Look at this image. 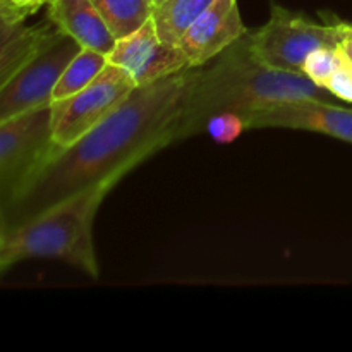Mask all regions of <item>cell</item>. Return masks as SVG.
Masks as SVG:
<instances>
[{"label":"cell","mask_w":352,"mask_h":352,"mask_svg":"<svg viewBox=\"0 0 352 352\" xmlns=\"http://www.w3.org/2000/svg\"><path fill=\"white\" fill-rule=\"evenodd\" d=\"M201 67L138 86L105 120L71 146L57 148L9 206L0 210V229H12L69 196L116 174H127L162 148L174 143L186 98Z\"/></svg>","instance_id":"6da1fadb"},{"label":"cell","mask_w":352,"mask_h":352,"mask_svg":"<svg viewBox=\"0 0 352 352\" xmlns=\"http://www.w3.org/2000/svg\"><path fill=\"white\" fill-rule=\"evenodd\" d=\"M203 65L186 98L174 131L175 141L205 131L206 122L222 112L248 113L299 100L333 102V95L301 72L282 71L261 62L250 43V31Z\"/></svg>","instance_id":"7a4b0ae2"},{"label":"cell","mask_w":352,"mask_h":352,"mask_svg":"<svg viewBox=\"0 0 352 352\" xmlns=\"http://www.w3.org/2000/svg\"><path fill=\"white\" fill-rule=\"evenodd\" d=\"M124 175H110L21 226L0 230V270L7 272L23 260L48 258L62 260L98 278L93 222L105 196Z\"/></svg>","instance_id":"3957f363"},{"label":"cell","mask_w":352,"mask_h":352,"mask_svg":"<svg viewBox=\"0 0 352 352\" xmlns=\"http://www.w3.org/2000/svg\"><path fill=\"white\" fill-rule=\"evenodd\" d=\"M349 26L342 21L316 23L302 14L272 6L270 19L250 33V43L254 55L270 67L302 74L306 57L323 47L339 48Z\"/></svg>","instance_id":"277c9868"},{"label":"cell","mask_w":352,"mask_h":352,"mask_svg":"<svg viewBox=\"0 0 352 352\" xmlns=\"http://www.w3.org/2000/svg\"><path fill=\"white\" fill-rule=\"evenodd\" d=\"M52 134V105L0 120V201L17 198L30 179L57 151ZM0 208V210H2Z\"/></svg>","instance_id":"5b68a950"},{"label":"cell","mask_w":352,"mask_h":352,"mask_svg":"<svg viewBox=\"0 0 352 352\" xmlns=\"http://www.w3.org/2000/svg\"><path fill=\"white\" fill-rule=\"evenodd\" d=\"M138 88L126 69L107 64L86 88L67 98L52 102V134L60 150L105 120Z\"/></svg>","instance_id":"8992f818"},{"label":"cell","mask_w":352,"mask_h":352,"mask_svg":"<svg viewBox=\"0 0 352 352\" xmlns=\"http://www.w3.org/2000/svg\"><path fill=\"white\" fill-rule=\"evenodd\" d=\"M81 45L58 31L30 62L0 85V120L52 105L54 89Z\"/></svg>","instance_id":"52a82bcc"},{"label":"cell","mask_w":352,"mask_h":352,"mask_svg":"<svg viewBox=\"0 0 352 352\" xmlns=\"http://www.w3.org/2000/svg\"><path fill=\"white\" fill-rule=\"evenodd\" d=\"M107 58L110 64L126 69L138 86L151 85L191 67L179 45L160 40L153 19L127 36L119 38Z\"/></svg>","instance_id":"ba28073f"},{"label":"cell","mask_w":352,"mask_h":352,"mask_svg":"<svg viewBox=\"0 0 352 352\" xmlns=\"http://www.w3.org/2000/svg\"><path fill=\"white\" fill-rule=\"evenodd\" d=\"M246 129L284 127L327 134L352 143V109L318 100H299L263 110L241 113Z\"/></svg>","instance_id":"9c48e42d"},{"label":"cell","mask_w":352,"mask_h":352,"mask_svg":"<svg viewBox=\"0 0 352 352\" xmlns=\"http://www.w3.org/2000/svg\"><path fill=\"white\" fill-rule=\"evenodd\" d=\"M248 33L237 0H215L179 40L191 67H203Z\"/></svg>","instance_id":"30bf717a"},{"label":"cell","mask_w":352,"mask_h":352,"mask_svg":"<svg viewBox=\"0 0 352 352\" xmlns=\"http://www.w3.org/2000/svg\"><path fill=\"white\" fill-rule=\"evenodd\" d=\"M48 19L82 48L109 55L117 38L91 0H50Z\"/></svg>","instance_id":"8fae6325"},{"label":"cell","mask_w":352,"mask_h":352,"mask_svg":"<svg viewBox=\"0 0 352 352\" xmlns=\"http://www.w3.org/2000/svg\"><path fill=\"white\" fill-rule=\"evenodd\" d=\"M58 28L50 19L45 24L24 28L23 23H2V45H0V85L14 72L30 62L55 34Z\"/></svg>","instance_id":"7c38bea8"},{"label":"cell","mask_w":352,"mask_h":352,"mask_svg":"<svg viewBox=\"0 0 352 352\" xmlns=\"http://www.w3.org/2000/svg\"><path fill=\"white\" fill-rule=\"evenodd\" d=\"M215 0H165L153 9L155 26L162 41L179 45L184 31L208 9Z\"/></svg>","instance_id":"4fadbf2b"},{"label":"cell","mask_w":352,"mask_h":352,"mask_svg":"<svg viewBox=\"0 0 352 352\" xmlns=\"http://www.w3.org/2000/svg\"><path fill=\"white\" fill-rule=\"evenodd\" d=\"M91 2L95 3L117 40L140 30L146 21L151 19L155 9L151 0H91Z\"/></svg>","instance_id":"5bb4252c"},{"label":"cell","mask_w":352,"mask_h":352,"mask_svg":"<svg viewBox=\"0 0 352 352\" xmlns=\"http://www.w3.org/2000/svg\"><path fill=\"white\" fill-rule=\"evenodd\" d=\"M107 64H109V58L105 54H100L91 48H81L76 54V57L69 62L65 71L62 72L60 79L54 89L52 102L67 98V96L81 91L105 69Z\"/></svg>","instance_id":"9a60e30c"},{"label":"cell","mask_w":352,"mask_h":352,"mask_svg":"<svg viewBox=\"0 0 352 352\" xmlns=\"http://www.w3.org/2000/svg\"><path fill=\"white\" fill-rule=\"evenodd\" d=\"M346 58L342 57L339 48L323 47L318 50L311 52L306 57L305 65H302V74L308 76L313 82L325 88L327 82L330 81L333 74L339 71L342 65H346Z\"/></svg>","instance_id":"2e32d148"},{"label":"cell","mask_w":352,"mask_h":352,"mask_svg":"<svg viewBox=\"0 0 352 352\" xmlns=\"http://www.w3.org/2000/svg\"><path fill=\"white\" fill-rule=\"evenodd\" d=\"M246 129L244 120L239 113L234 112H222L213 116L212 119L206 122L205 131L217 141V143H230L239 134Z\"/></svg>","instance_id":"e0dca14e"},{"label":"cell","mask_w":352,"mask_h":352,"mask_svg":"<svg viewBox=\"0 0 352 352\" xmlns=\"http://www.w3.org/2000/svg\"><path fill=\"white\" fill-rule=\"evenodd\" d=\"M50 0H0V17L2 23L19 24L28 16L36 12L43 3Z\"/></svg>","instance_id":"ac0fdd59"},{"label":"cell","mask_w":352,"mask_h":352,"mask_svg":"<svg viewBox=\"0 0 352 352\" xmlns=\"http://www.w3.org/2000/svg\"><path fill=\"white\" fill-rule=\"evenodd\" d=\"M333 96L344 100V102L352 103V67L349 64L342 65L336 74L330 78L325 86Z\"/></svg>","instance_id":"d6986e66"},{"label":"cell","mask_w":352,"mask_h":352,"mask_svg":"<svg viewBox=\"0 0 352 352\" xmlns=\"http://www.w3.org/2000/svg\"><path fill=\"white\" fill-rule=\"evenodd\" d=\"M339 50H340V54H342V57L346 58L347 64L352 67V24L349 26V31H347L346 38H344L342 43H340Z\"/></svg>","instance_id":"ffe728a7"},{"label":"cell","mask_w":352,"mask_h":352,"mask_svg":"<svg viewBox=\"0 0 352 352\" xmlns=\"http://www.w3.org/2000/svg\"><path fill=\"white\" fill-rule=\"evenodd\" d=\"M151 2H153V6L157 7V6H160L162 2H165V0H151Z\"/></svg>","instance_id":"44dd1931"}]
</instances>
